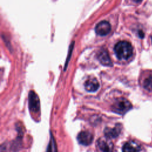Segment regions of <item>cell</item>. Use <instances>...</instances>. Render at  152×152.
<instances>
[{
    "label": "cell",
    "instance_id": "cell-1",
    "mask_svg": "<svg viewBox=\"0 0 152 152\" xmlns=\"http://www.w3.org/2000/svg\"><path fill=\"white\" fill-rule=\"evenodd\" d=\"M114 51L119 59L127 60L133 55V48L130 42L122 41L115 45Z\"/></svg>",
    "mask_w": 152,
    "mask_h": 152
},
{
    "label": "cell",
    "instance_id": "cell-2",
    "mask_svg": "<svg viewBox=\"0 0 152 152\" xmlns=\"http://www.w3.org/2000/svg\"><path fill=\"white\" fill-rule=\"evenodd\" d=\"M131 108V103L123 97L117 99L112 106V111L118 114H124Z\"/></svg>",
    "mask_w": 152,
    "mask_h": 152
},
{
    "label": "cell",
    "instance_id": "cell-3",
    "mask_svg": "<svg viewBox=\"0 0 152 152\" xmlns=\"http://www.w3.org/2000/svg\"><path fill=\"white\" fill-rule=\"evenodd\" d=\"M96 148L98 152H113V145L109 139L105 137L98 139Z\"/></svg>",
    "mask_w": 152,
    "mask_h": 152
},
{
    "label": "cell",
    "instance_id": "cell-4",
    "mask_svg": "<svg viewBox=\"0 0 152 152\" xmlns=\"http://www.w3.org/2000/svg\"><path fill=\"white\" fill-rule=\"evenodd\" d=\"M29 103L30 110L37 112L39 111L40 102L39 97L34 91H30L29 94Z\"/></svg>",
    "mask_w": 152,
    "mask_h": 152
},
{
    "label": "cell",
    "instance_id": "cell-5",
    "mask_svg": "<svg viewBox=\"0 0 152 152\" xmlns=\"http://www.w3.org/2000/svg\"><path fill=\"white\" fill-rule=\"evenodd\" d=\"M77 140L81 145L89 146L93 142V135L89 131H83L78 134Z\"/></svg>",
    "mask_w": 152,
    "mask_h": 152
},
{
    "label": "cell",
    "instance_id": "cell-6",
    "mask_svg": "<svg viewBox=\"0 0 152 152\" xmlns=\"http://www.w3.org/2000/svg\"><path fill=\"white\" fill-rule=\"evenodd\" d=\"M111 26L108 21L103 20L96 25L95 31L98 35L105 36L108 35L111 31Z\"/></svg>",
    "mask_w": 152,
    "mask_h": 152
},
{
    "label": "cell",
    "instance_id": "cell-7",
    "mask_svg": "<svg viewBox=\"0 0 152 152\" xmlns=\"http://www.w3.org/2000/svg\"><path fill=\"white\" fill-rule=\"evenodd\" d=\"M121 131V127L119 124H118L114 128L106 127L104 130V133L106 137L110 139L117 138L119 135Z\"/></svg>",
    "mask_w": 152,
    "mask_h": 152
},
{
    "label": "cell",
    "instance_id": "cell-8",
    "mask_svg": "<svg viewBox=\"0 0 152 152\" xmlns=\"http://www.w3.org/2000/svg\"><path fill=\"white\" fill-rule=\"evenodd\" d=\"M85 87L87 92H94L99 87V83L95 77H89L85 83Z\"/></svg>",
    "mask_w": 152,
    "mask_h": 152
},
{
    "label": "cell",
    "instance_id": "cell-9",
    "mask_svg": "<svg viewBox=\"0 0 152 152\" xmlns=\"http://www.w3.org/2000/svg\"><path fill=\"white\" fill-rule=\"evenodd\" d=\"M122 150L123 152H140L141 147L137 143L130 141L124 144Z\"/></svg>",
    "mask_w": 152,
    "mask_h": 152
},
{
    "label": "cell",
    "instance_id": "cell-10",
    "mask_svg": "<svg viewBox=\"0 0 152 152\" xmlns=\"http://www.w3.org/2000/svg\"><path fill=\"white\" fill-rule=\"evenodd\" d=\"M98 59L99 60V61L102 64L105 66H111L112 62L111 58L109 56L108 53L107 51L105 50H102L99 52L97 55Z\"/></svg>",
    "mask_w": 152,
    "mask_h": 152
},
{
    "label": "cell",
    "instance_id": "cell-11",
    "mask_svg": "<svg viewBox=\"0 0 152 152\" xmlns=\"http://www.w3.org/2000/svg\"><path fill=\"white\" fill-rule=\"evenodd\" d=\"M144 88L146 90L152 92V76H149L143 82Z\"/></svg>",
    "mask_w": 152,
    "mask_h": 152
},
{
    "label": "cell",
    "instance_id": "cell-12",
    "mask_svg": "<svg viewBox=\"0 0 152 152\" xmlns=\"http://www.w3.org/2000/svg\"><path fill=\"white\" fill-rule=\"evenodd\" d=\"M47 152H52V146H51V142L49 143V145H48V147L47 148Z\"/></svg>",
    "mask_w": 152,
    "mask_h": 152
},
{
    "label": "cell",
    "instance_id": "cell-13",
    "mask_svg": "<svg viewBox=\"0 0 152 152\" xmlns=\"http://www.w3.org/2000/svg\"><path fill=\"white\" fill-rule=\"evenodd\" d=\"M139 36H140L141 38L144 37V33H143L142 31H139Z\"/></svg>",
    "mask_w": 152,
    "mask_h": 152
},
{
    "label": "cell",
    "instance_id": "cell-14",
    "mask_svg": "<svg viewBox=\"0 0 152 152\" xmlns=\"http://www.w3.org/2000/svg\"><path fill=\"white\" fill-rule=\"evenodd\" d=\"M151 41H152V37H151Z\"/></svg>",
    "mask_w": 152,
    "mask_h": 152
}]
</instances>
